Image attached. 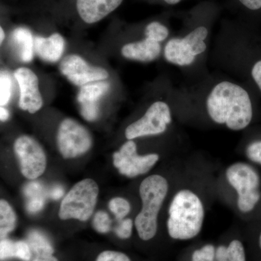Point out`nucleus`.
<instances>
[{
	"mask_svg": "<svg viewBox=\"0 0 261 261\" xmlns=\"http://www.w3.org/2000/svg\"><path fill=\"white\" fill-rule=\"evenodd\" d=\"M99 187L92 178H85L75 184L62 201L59 210L61 219L87 221L93 214Z\"/></svg>",
	"mask_w": 261,
	"mask_h": 261,
	"instance_id": "obj_5",
	"label": "nucleus"
},
{
	"mask_svg": "<svg viewBox=\"0 0 261 261\" xmlns=\"http://www.w3.org/2000/svg\"><path fill=\"white\" fill-rule=\"evenodd\" d=\"M33 261H58L56 257L50 255H44V256H36Z\"/></svg>",
	"mask_w": 261,
	"mask_h": 261,
	"instance_id": "obj_36",
	"label": "nucleus"
},
{
	"mask_svg": "<svg viewBox=\"0 0 261 261\" xmlns=\"http://www.w3.org/2000/svg\"><path fill=\"white\" fill-rule=\"evenodd\" d=\"M34 47L38 56L47 62H56L64 51L65 41L59 34H53L48 38L36 37Z\"/></svg>",
	"mask_w": 261,
	"mask_h": 261,
	"instance_id": "obj_15",
	"label": "nucleus"
},
{
	"mask_svg": "<svg viewBox=\"0 0 261 261\" xmlns=\"http://www.w3.org/2000/svg\"><path fill=\"white\" fill-rule=\"evenodd\" d=\"M207 114L215 123L228 129L242 130L250 124L253 108L248 92L232 82H220L211 91L206 100Z\"/></svg>",
	"mask_w": 261,
	"mask_h": 261,
	"instance_id": "obj_1",
	"label": "nucleus"
},
{
	"mask_svg": "<svg viewBox=\"0 0 261 261\" xmlns=\"http://www.w3.org/2000/svg\"><path fill=\"white\" fill-rule=\"evenodd\" d=\"M15 77L20 88L19 106L23 111L35 113L42 107V95L39 89L37 75L29 68H18Z\"/></svg>",
	"mask_w": 261,
	"mask_h": 261,
	"instance_id": "obj_12",
	"label": "nucleus"
},
{
	"mask_svg": "<svg viewBox=\"0 0 261 261\" xmlns=\"http://www.w3.org/2000/svg\"><path fill=\"white\" fill-rule=\"evenodd\" d=\"M13 40L17 45L22 61L28 63L33 58L32 34L29 29L18 28L13 34Z\"/></svg>",
	"mask_w": 261,
	"mask_h": 261,
	"instance_id": "obj_19",
	"label": "nucleus"
},
{
	"mask_svg": "<svg viewBox=\"0 0 261 261\" xmlns=\"http://www.w3.org/2000/svg\"><path fill=\"white\" fill-rule=\"evenodd\" d=\"M208 29L204 25H197L183 38H173L166 44L164 56L166 61L178 66L192 64L196 56L205 51V39Z\"/></svg>",
	"mask_w": 261,
	"mask_h": 261,
	"instance_id": "obj_6",
	"label": "nucleus"
},
{
	"mask_svg": "<svg viewBox=\"0 0 261 261\" xmlns=\"http://www.w3.org/2000/svg\"><path fill=\"white\" fill-rule=\"evenodd\" d=\"M45 197H40L27 200V211L32 214H35V213L42 210L44 204H45Z\"/></svg>",
	"mask_w": 261,
	"mask_h": 261,
	"instance_id": "obj_31",
	"label": "nucleus"
},
{
	"mask_svg": "<svg viewBox=\"0 0 261 261\" xmlns=\"http://www.w3.org/2000/svg\"><path fill=\"white\" fill-rule=\"evenodd\" d=\"M245 154L250 162L261 167V139L250 142L245 147Z\"/></svg>",
	"mask_w": 261,
	"mask_h": 261,
	"instance_id": "obj_25",
	"label": "nucleus"
},
{
	"mask_svg": "<svg viewBox=\"0 0 261 261\" xmlns=\"http://www.w3.org/2000/svg\"><path fill=\"white\" fill-rule=\"evenodd\" d=\"M251 75L254 82L261 91V60L257 61L252 66Z\"/></svg>",
	"mask_w": 261,
	"mask_h": 261,
	"instance_id": "obj_33",
	"label": "nucleus"
},
{
	"mask_svg": "<svg viewBox=\"0 0 261 261\" xmlns=\"http://www.w3.org/2000/svg\"><path fill=\"white\" fill-rule=\"evenodd\" d=\"M92 137L85 127L71 118L62 121L58 133V146L65 159L82 155L92 147Z\"/></svg>",
	"mask_w": 261,
	"mask_h": 261,
	"instance_id": "obj_8",
	"label": "nucleus"
},
{
	"mask_svg": "<svg viewBox=\"0 0 261 261\" xmlns=\"http://www.w3.org/2000/svg\"><path fill=\"white\" fill-rule=\"evenodd\" d=\"M110 84L107 82H99L97 83L87 84L81 88L78 94V101L81 106L93 105L99 106L98 101L105 94L107 93Z\"/></svg>",
	"mask_w": 261,
	"mask_h": 261,
	"instance_id": "obj_17",
	"label": "nucleus"
},
{
	"mask_svg": "<svg viewBox=\"0 0 261 261\" xmlns=\"http://www.w3.org/2000/svg\"><path fill=\"white\" fill-rule=\"evenodd\" d=\"M12 80L8 71H2L0 74V105L2 107L8 104L11 96Z\"/></svg>",
	"mask_w": 261,
	"mask_h": 261,
	"instance_id": "obj_24",
	"label": "nucleus"
},
{
	"mask_svg": "<svg viewBox=\"0 0 261 261\" xmlns=\"http://www.w3.org/2000/svg\"><path fill=\"white\" fill-rule=\"evenodd\" d=\"M0 36H1V38H0V42L2 43L5 39V32L4 31H3V28H0Z\"/></svg>",
	"mask_w": 261,
	"mask_h": 261,
	"instance_id": "obj_39",
	"label": "nucleus"
},
{
	"mask_svg": "<svg viewBox=\"0 0 261 261\" xmlns=\"http://www.w3.org/2000/svg\"><path fill=\"white\" fill-rule=\"evenodd\" d=\"M14 150L25 178L34 180L43 174L47 167V158L37 141L29 136H21L15 141Z\"/></svg>",
	"mask_w": 261,
	"mask_h": 261,
	"instance_id": "obj_10",
	"label": "nucleus"
},
{
	"mask_svg": "<svg viewBox=\"0 0 261 261\" xmlns=\"http://www.w3.org/2000/svg\"><path fill=\"white\" fill-rule=\"evenodd\" d=\"M255 226H256V233H255V243H256V247L257 252L261 255V219L255 221Z\"/></svg>",
	"mask_w": 261,
	"mask_h": 261,
	"instance_id": "obj_34",
	"label": "nucleus"
},
{
	"mask_svg": "<svg viewBox=\"0 0 261 261\" xmlns=\"http://www.w3.org/2000/svg\"><path fill=\"white\" fill-rule=\"evenodd\" d=\"M64 195V190L61 186H56L51 189L49 195L53 200H59Z\"/></svg>",
	"mask_w": 261,
	"mask_h": 261,
	"instance_id": "obj_35",
	"label": "nucleus"
},
{
	"mask_svg": "<svg viewBox=\"0 0 261 261\" xmlns=\"http://www.w3.org/2000/svg\"><path fill=\"white\" fill-rule=\"evenodd\" d=\"M168 188V180L159 174L150 175L141 183L142 208L136 216L135 226L144 241L153 238L157 233L160 211L167 197Z\"/></svg>",
	"mask_w": 261,
	"mask_h": 261,
	"instance_id": "obj_4",
	"label": "nucleus"
},
{
	"mask_svg": "<svg viewBox=\"0 0 261 261\" xmlns=\"http://www.w3.org/2000/svg\"><path fill=\"white\" fill-rule=\"evenodd\" d=\"M242 6L250 11L261 10V0H238Z\"/></svg>",
	"mask_w": 261,
	"mask_h": 261,
	"instance_id": "obj_32",
	"label": "nucleus"
},
{
	"mask_svg": "<svg viewBox=\"0 0 261 261\" xmlns=\"http://www.w3.org/2000/svg\"><path fill=\"white\" fill-rule=\"evenodd\" d=\"M123 0H77L79 14L84 22L99 21L121 5Z\"/></svg>",
	"mask_w": 261,
	"mask_h": 261,
	"instance_id": "obj_13",
	"label": "nucleus"
},
{
	"mask_svg": "<svg viewBox=\"0 0 261 261\" xmlns=\"http://www.w3.org/2000/svg\"><path fill=\"white\" fill-rule=\"evenodd\" d=\"M230 186L237 192V205L241 214L261 219V176L253 165L237 162L230 165L226 171Z\"/></svg>",
	"mask_w": 261,
	"mask_h": 261,
	"instance_id": "obj_3",
	"label": "nucleus"
},
{
	"mask_svg": "<svg viewBox=\"0 0 261 261\" xmlns=\"http://www.w3.org/2000/svg\"><path fill=\"white\" fill-rule=\"evenodd\" d=\"M24 194L28 200L37 198V197H45L44 187L40 182L32 181L29 182L23 190Z\"/></svg>",
	"mask_w": 261,
	"mask_h": 261,
	"instance_id": "obj_28",
	"label": "nucleus"
},
{
	"mask_svg": "<svg viewBox=\"0 0 261 261\" xmlns=\"http://www.w3.org/2000/svg\"><path fill=\"white\" fill-rule=\"evenodd\" d=\"M61 71L70 82L80 87L106 80L108 77V73L104 68L92 66L76 55L65 57L61 62Z\"/></svg>",
	"mask_w": 261,
	"mask_h": 261,
	"instance_id": "obj_11",
	"label": "nucleus"
},
{
	"mask_svg": "<svg viewBox=\"0 0 261 261\" xmlns=\"http://www.w3.org/2000/svg\"><path fill=\"white\" fill-rule=\"evenodd\" d=\"M9 118V112L5 108H0V119L2 121H7Z\"/></svg>",
	"mask_w": 261,
	"mask_h": 261,
	"instance_id": "obj_37",
	"label": "nucleus"
},
{
	"mask_svg": "<svg viewBox=\"0 0 261 261\" xmlns=\"http://www.w3.org/2000/svg\"><path fill=\"white\" fill-rule=\"evenodd\" d=\"M16 216L13 209L6 200L0 201V236L5 239L15 229Z\"/></svg>",
	"mask_w": 261,
	"mask_h": 261,
	"instance_id": "obj_20",
	"label": "nucleus"
},
{
	"mask_svg": "<svg viewBox=\"0 0 261 261\" xmlns=\"http://www.w3.org/2000/svg\"><path fill=\"white\" fill-rule=\"evenodd\" d=\"M96 261H130V260L129 257L124 253L108 250L99 254Z\"/></svg>",
	"mask_w": 261,
	"mask_h": 261,
	"instance_id": "obj_30",
	"label": "nucleus"
},
{
	"mask_svg": "<svg viewBox=\"0 0 261 261\" xmlns=\"http://www.w3.org/2000/svg\"><path fill=\"white\" fill-rule=\"evenodd\" d=\"M11 257H18L29 261L31 259L30 246L23 241L13 242L3 239L0 243V259L6 260Z\"/></svg>",
	"mask_w": 261,
	"mask_h": 261,
	"instance_id": "obj_16",
	"label": "nucleus"
},
{
	"mask_svg": "<svg viewBox=\"0 0 261 261\" xmlns=\"http://www.w3.org/2000/svg\"><path fill=\"white\" fill-rule=\"evenodd\" d=\"M109 208L115 215L117 219H124L130 211V205L126 199L115 197L109 202Z\"/></svg>",
	"mask_w": 261,
	"mask_h": 261,
	"instance_id": "obj_23",
	"label": "nucleus"
},
{
	"mask_svg": "<svg viewBox=\"0 0 261 261\" xmlns=\"http://www.w3.org/2000/svg\"><path fill=\"white\" fill-rule=\"evenodd\" d=\"M145 37L157 42L166 40L169 35V31L166 25L159 21H152L146 27Z\"/></svg>",
	"mask_w": 261,
	"mask_h": 261,
	"instance_id": "obj_22",
	"label": "nucleus"
},
{
	"mask_svg": "<svg viewBox=\"0 0 261 261\" xmlns=\"http://www.w3.org/2000/svg\"><path fill=\"white\" fill-rule=\"evenodd\" d=\"M93 226L97 232L108 233L111 231L112 221L107 213L105 211H98L97 214L94 215Z\"/></svg>",
	"mask_w": 261,
	"mask_h": 261,
	"instance_id": "obj_26",
	"label": "nucleus"
},
{
	"mask_svg": "<svg viewBox=\"0 0 261 261\" xmlns=\"http://www.w3.org/2000/svg\"><path fill=\"white\" fill-rule=\"evenodd\" d=\"M205 211L200 196L190 189L178 190L168 207L167 229L173 240H190L202 231Z\"/></svg>",
	"mask_w": 261,
	"mask_h": 261,
	"instance_id": "obj_2",
	"label": "nucleus"
},
{
	"mask_svg": "<svg viewBox=\"0 0 261 261\" xmlns=\"http://www.w3.org/2000/svg\"><path fill=\"white\" fill-rule=\"evenodd\" d=\"M134 224L130 219H124L121 220L120 222L116 225L114 228L115 233H116L118 238L122 240H126L132 236V230H133Z\"/></svg>",
	"mask_w": 261,
	"mask_h": 261,
	"instance_id": "obj_29",
	"label": "nucleus"
},
{
	"mask_svg": "<svg viewBox=\"0 0 261 261\" xmlns=\"http://www.w3.org/2000/svg\"><path fill=\"white\" fill-rule=\"evenodd\" d=\"M161 51L159 42L146 37L143 40L127 44L121 49L122 55L127 59L141 62L153 61Z\"/></svg>",
	"mask_w": 261,
	"mask_h": 261,
	"instance_id": "obj_14",
	"label": "nucleus"
},
{
	"mask_svg": "<svg viewBox=\"0 0 261 261\" xmlns=\"http://www.w3.org/2000/svg\"><path fill=\"white\" fill-rule=\"evenodd\" d=\"M28 240L30 248L37 256L53 255L54 249L48 239L37 231H32L29 233Z\"/></svg>",
	"mask_w": 261,
	"mask_h": 261,
	"instance_id": "obj_21",
	"label": "nucleus"
},
{
	"mask_svg": "<svg viewBox=\"0 0 261 261\" xmlns=\"http://www.w3.org/2000/svg\"><path fill=\"white\" fill-rule=\"evenodd\" d=\"M192 261H216V247L207 244L197 249L192 253Z\"/></svg>",
	"mask_w": 261,
	"mask_h": 261,
	"instance_id": "obj_27",
	"label": "nucleus"
},
{
	"mask_svg": "<svg viewBox=\"0 0 261 261\" xmlns=\"http://www.w3.org/2000/svg\"><path fill=\"white\" fill-rule=\"evenodd\" d=\"M171 121L169 106L167 103L159 101L151 105L142 118L127 127L125 135L128 140L146 136L161 135L167 130Z\"/></svg>",
	"mask_w": 261,
	"mask_h": 261,
	"instance_id": "obj_7",
	"label": "nucleus"
},
{
	"mask_svg": "<svg viewBox=\"0 0 261 261\" xmlns=\"http://www.w3.org/2000/svg\"><path fill=\"white\" fill-rule=\"evenodd\" d=\"M162 1L168 5H175L179 4L183 0H162Z\"/></svg>",
	"mask_w": 261,
	"mask_h": 261,
	"instance_id": "obj_38",
	"label": "nucleus"
},
{
	"mask_svg": "<svg viewBox=\"0 0 261 261\" xmlns=\"http://www.w3.org/2000/svg\"><path fill=\"white\" fill-rule=\"evenodd\" d=\"M216 261H247L243 243L233 240L227 245H220L216 249Z\"/></svg>",
	"mask_w": 261,
	"mask_h": 261,
	"instance_id": "obj_18",
	"label": "nucleus"
},
{
	"mask_svg": "<svg viewBox=\"0 0 261 261\" xmlns=\"http://www.w3.org/2000/svg\"><path fill=\"white\" fill-rule=\"evenodd\" d=\"M158 154L140 155L133 140L127 141L119 150L113 154V165L119 173L128 178H135L148 173L159 161Z\"/></svg>",
	"mask_w": 261,
	"mask_h": 261,
	"instance_id": "obj_9",
	"label": "nucleus"
}]
</instances>
